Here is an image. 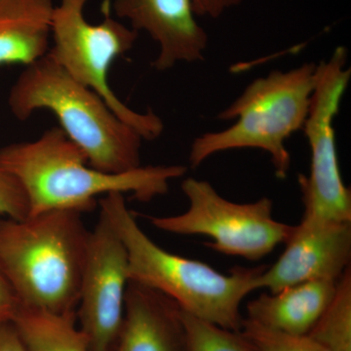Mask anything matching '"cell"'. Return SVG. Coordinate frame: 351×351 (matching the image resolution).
<instances>
[{"label":"cell","instance_id":"1","mask_svg":"<svg viewBox=\"0 0 351 351\" xmlns=\"http://www.w3.org/2000/svg\"><path fill=\"white\" fill-rule=\"evenodd\" d=\"M0 166L19 179L31 215L55 209L93 211L100 195L129 193L141 202L164 195L170 182L186 174L182 165L140 166L124 173H106L88 164L82 149L60 127L32 142L0 147Z\"/></svg>","mask_w":351,"mask_h":351},{"label":"cell","instance_id":"2","mask_svg":"<svg viewBox=\"0 0 351 351\" xmlns=\"http://www.w3.org/2000/svg\"><path fill=\"white\" fill-rule=\"evenodd\" d=\"M107 217L125 247L129 280L167 295L184 313L232 331H240L244 317L241 304L258 290V277L267 265L237 267L230 274L207 263L164 250L138 225L125 196L110 193L101 198Z\"/></svg>","mask_w":351,"mask_h":351},{"label":"cell","instance_id":"3","mask_svg":"<svg viewBox=\"0 0 351 351\" xmlns=\"http://www.w3.org/2000/svg\"><path fill=\"white\" fill-rule=\"evenodd\" d=\"M82 212L0 218V265L21 306L76 314L90 230Z\"/></svg>","mask_w":351,"mask_h":351},{"label":"cell","instance_id":"4","mask_svg":"<svg viewBox=\"0 0 351 351\" xmlns=\"http://www.w3.org/2000/svg\"><path fill=\"white\" fill-rule=\"evenodd\" d=\"M7 103L21 121L39 110L54 113L60 128L82 149L94 169L117 174L142 166V136L49 54L25 66L11 87Z\"/></svg>","mask_w":351,"mask_h":351},{"label":"cell","instance_id":"5","mask_svg":"<svg viewBox=\"0 0 351 351\" xmlns=\"http://www.w3.org/2000/svg\"><path fill=\"white\" fill-rule=\"evenodd\" d=\"M316 63H304L289 71L274 69L256 78L239 98L218 114L221 120H235L223 130L206 132L193 140L189 151L191 168L215 154L242 149L267 152L278 179H286L291 154L286 142L304 129L314 86Z\"/></svg>","mask_w":351,"mask_h":351},{"label":"cell","instance_id":"6","mask_svg":"<svg viewBox=\"0 0 351 351\" xmlns=\"http://www.w3.org/2000/svg\"><path fill=\"white\" fill-rule=\"evenodd\" d=\"M88 0H61L51 21L53 45L48 54L75 80L101 97L120 119L133 127L145 141L162 134V119L149 110L138 112L126 106L108 82L113 62L130 51L138 32L106 16L91 24L84 16Z\"/></svg>","mask_w":351,"mask_h":351},{"label":"cell","instance_id":"7","mask_svg":"<svg viewBox=\"0 0 351 351\" xmlns=\"http://www.w3.org/2000/svg\"><path fill=\"white\" fill-rule=\"evenodd\" d=\"M181 188L189 200L182 214L147 219L157 230L178 235H204L207 247L219 253L258 261L285 243L292 226L274 218V202L226 199L209 182L186 178Z\"/></svg>","mask_w":351,"mask_h":351},{"label":"cell","instance_id":"8","mask_svg":"<svg viewBox=\"0 0 351 351\" xmlns=\"http://www.w3.org/2000/svg\"><path fill=\"white\" fill-rule=\"evenodd\" d=\"M348 54L339 46L316 68L315 86L304 129L311 147L309 174H299L306 218L351 223V193L339 169L334 122L351 78Z\"/></svg>","mask_w":351,"mask_h":351},{"label":"cell","instance_id":"9","mask_svg":"<svg viewBox=\"0 0 351 351\" xmlns=\"http://www.w3.org/2000/svg\"><path fill=\"white\" fill-rule=\"evenodd\" d=\"M128 277L125 247L100 211L89 244L76 318L90 351H112L124 316Z\"/></svg>","mask_w":351,"mask_h":351},{"label":"cell","instance_id":"10","mask_svg":"<svg viewBox=\"0 0 351 351\" xmlns=\"http://www.w3.org/2000/svg\"><path fill=\"white\" fill-rule=\"evenodd\" d=\"M284 244L278 260L258 276V290L277 293L307 281L338 282L350 267L351 223L302 217Z\"/></svg>","mask_w":351,"mask_h":351},{"label":"cell","instance_id":"11","mask_svg":"<svg viewBox=\"0 0 351 351\" xmlns=\"http://www.w3.org/2000/svg\"><path fill=\"white\" fill-rule=\"evenodd\" d=\"M113 9L132 29L147 32L158 44L152 64L156 71L204 60L209 36L198 23L191 0H114Z\"/></svg>","mask_w":351,"mask_h":351},{"label":"cell","instance_id":"12","mask_svg":"<svg viewBox=\"0 0 351 351\" xmlns=\"http://www.w3.org/2000/svg\"><path fill=\"white\" fill-rule=\"evenodd\" d=\"M112 351H186L181 307L162 293L129 280Z\"/></svg>","mask_w":351,"mask_h":351},{"label":"cell","instance_id":"13","mask_svg":"<svg viewBox=\"0 0 351 351\" xmlns=\"http://www.w3.org/2000/svg\"><path fill=\"white\" fill-rule=\"evenodd\" d=\"M337 284L307 281L277 293H263L247 304L246 318L276 331L306 336L331 302Z\"/></svg>","mask_w":351,"mask_h":351},{"label":"cell","instance_id":"14","mask_svg":"<svg viewBox=\"0 0 351 351\" xmlns=\"http://www.w3.org/2000/svg\"><path fill=\"white\" fill-rule=\"evenodd\" d=\"M53 0H0V66H29L50 49Z\"/></svg>","mask_w":351,"mask_h":351},{"label":"cell","instance_id":"15","mask_svg":"<svg viewBox=\"0 0 351 351\" xmlns=\"http://www.w3.org/2000/svg\"><path fill=\"white\" fill-rule=\"evenodd\" d=\"M27 351H90L76 325V314H57L19 306L12 321Z\"/></svg>","mask_w":351,"mask_h":351},{"label":"cell","instance_id":"16","mask_svg":"<svg viewBox=\"0 0 351 351\" xmlns=\"http://www.w3.org/2000/svg\"><path fill=\"white\" fill-rule=\"evenodd\" d=\"M308 336L327 351H351V267L338 281L334 298Z\"/></svg>","mask_w":351,"mask_h":351},{"label":"cell","instance_id":"17","mask_svg":"<svg viewBox=\"0 0 351 351\" xmlns=\"http://www.w3.org/2000/svg\"><path fill=\"white\" fill-rule=\"evenodd\" d=\"M186 351H256L241 331H232L182 311Z\"/></svg>","mask_w":351,"mask_h":351},{"label":"cell","instance_id":"18","mask_svg":"<svg viewBox=\"0 0 351 351\" xmlns=\"http://www.w3.org/2000/svg\"><path fill=\"white\" fill-rule=\"evenodd\" d=\"M240 331L256 351H327L308 335L286 334L263 326L248 318H244Z\"/></svg>","mask_w":351,"mask_h":351},{"label":"cell","instance_id":"19","mask_svg":"<svg viewBox=\"0 0 351 351\" xmlns=\"http://www.w3.org/2000/svg\"><path fill=\"white\" fill-rule=\"evenodd\" d=\"M31 214V205L22 182L0 166V218L23 219Z\"/></svg>","mask_w":351,"mask_h":351},{"label":"cell","instance_id":"20","mask_svg":"<svg viewBox=\"0 0 351 351\" xmlns=\"http://www.w3.org/2000/svg\"><path fill=\"white\" fill-rule=\"evenodd\" d=\"M20 302L0 265V324L11 322Z\"/></svg>","mask_w":351,"mask_h":351},{"label":"cell","instance_id":"21","mask_svg":"<svg viewBox=\"0 0 351 351\" xmlns=\"http://www.w3.org/2000/svg\"><path fill=\"white\" fill-rule=\"evenodd\" d=\"M191 2L198 16L216 19L233 7L239 5L242 0H191Z\"/></svg>","mask_w":351,"mask_h":351},{"label":"cell","instance_id":"22","mask_svg":"<svg viewBox=\"0 0 351 351\" xmlns=\"http://www.w3.org/2000/svg\"><path fill=\"white\" fill-rule=\"evenodd\" d=\"M0 351H27L12 322L0 324Z\"/></svg>","mask_w":351,"mask_h":351}]
</instances>
